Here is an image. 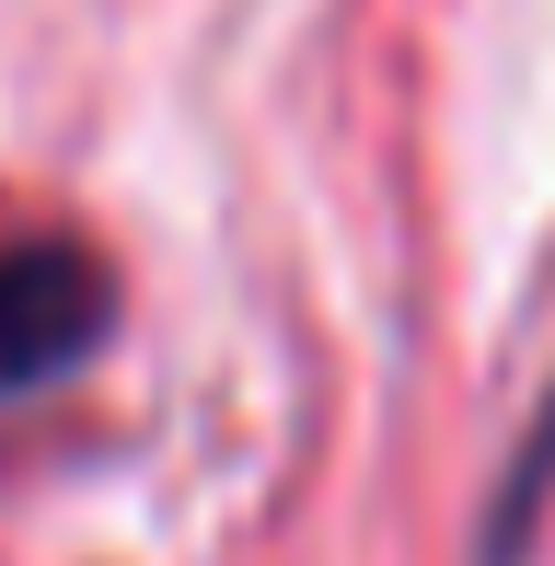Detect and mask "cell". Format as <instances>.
Segmentation results:
<instances>
[{"instance_id": "6da1fadb", "label": "cell", "mask_w": 555, "mask_h": 566, "mask_svg": "<svg viewBox=\"0 0 555 566\" xmlns=\"http://www.w3.org/2000/svg\"><path fill=\"white\" fill-rule=\"evenodd\" d=\"M116 324V290L93 266V243L35 220H0V394H46L70 381Z\"/></svg>"}]
</instances>
